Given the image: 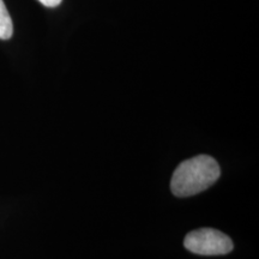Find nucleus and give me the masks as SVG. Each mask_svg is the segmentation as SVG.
I'll use <instances>...</instances> for the list:
<instances>
[{"label": "nucleus", "instance_id": "4", "mask_svg": "<svg viewBox=\"0 0 259 259\" xmlns=\"http://www.w3.org/2000/svg\"><path fill=\"white\" fill-rule=\"evenodd\" d=\"M42 5H45L46 8H57L61 4L63 0H38Z\"/></svg>", "mask_w": 259, "mask_h": 259}, {"label": "nucleus", "instance_id": "1", "mask_svg": "<svg viewBox=\"0 0 259 259\" xmlns=\"http://www.w3.org/2000/svg\"><path fill=\"white\" fill-rule=\"evenodd\" d=\"M221 176L219 163L208 155H199L181 162L174 170L170 190L177 197H190L203 192Z\"/></svg>", "mask_w": 259, "mask_h": 259}, {"label": "nucleus", "instance_id": "2", "mask_svg": "<svg viewBox=\"0 0 259 259\" xmlns=\"http://www.w3.org/2000/svg\"><path fill=\"white\" fill-rule=\"evenodd\" d=\"M184 246L187 251L199 255H222L233 250V241L225 233L212 228H202L190 232Z\"/></svg>", "mask_w": 259, "mask_h": 259}, {"label": "nucleus", "instance_id": "3", "mask_svg": "<svg viewBox=\"0 0 259 259\" xmlns=\"http://www.w3.org/2000/svg\"><path fill=\"white\" fill-rule=\"evenodd\" d=\"M14 34L11 16L3 0H0V40H9Z\"/></svg>", "mask_w": 259, "mask_h": 259}]
</instances>
